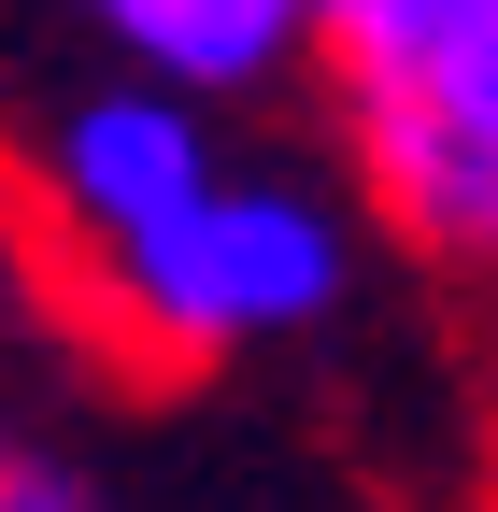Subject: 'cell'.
Masks as SVG:
<instances>
[{"instance_id": "7a4b0ae2", "label": "cell", "mask_w": 498, "mask_h": 512, "mask_svg": "<svg viewBox=\"0 0 498 512\" xmlns=\"http://www.w3.org/2000/svg\"><path fill=\"white\" fill-rule=\"evenodd\" d=\"M356 228L498 285V0H328L314 72Z\"/></svg>"}, {"instance_id": "5b68a950", "label": "cell", "mask_w": 498, "mask_h": 512, "mask_svg": "<svg viewBox=\"0 0 498 512\" xmlns=\"http://www.w3.org/2000/svg\"><path fill=\"white\" fill-rule=\"evenodd\" d=\"M0 441H15V370H0Z\"/></svg>"}, {"instance_id": "6da1fadb", "label": "cell", "mask_w": 498, "mask_h": 512, "mask_svg": "<svg viewBox=\"0 0 498 512\" xmlns=\"http://www.w3.org/2000/svg\"><path fill=\"white\" fill-rule=\"evenodd\" d=\"M356 200L342 171L314 157H257L228 143L171 185L157 214H129L100 256H72V285L100 299V328L157 356V370H242V356H285L356 313Z\"/></svg>"}, {"instance_id": "3957f363", "label": "cell", "mask_w": 498, "mask_h": 512, "mask_svg": "<svg viewBox=\"0 0 498 512\" xmlns=\"http://www.w3.org/2000/svg\"><path fill=\"white\" fill-rule=\"evenodd\" d=\"M314 15L328 0H72V29L100 43V72L185 86L214 114H257L314 72Z\"/></svg>"}, {"instance_id": "277c9868", "label": "cell", "mask_w": 498, "mask_h": 512, "mask_svg": "<svg viewBox=\"0 0 498 512\" xmlns=\"http://www.w3.org/2000/svg\"><path fill=\"white\" fill-rule=\"evenodd\" d=\"M0 512H114L72 456H29V441H0Z\"/></svg>"}]
</instances>
